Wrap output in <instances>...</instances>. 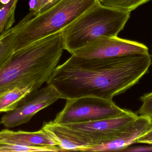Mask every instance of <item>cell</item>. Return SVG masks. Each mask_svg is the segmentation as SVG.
Segmentation results:
<instances>
[{"instance_id": "8", "label": "cell", "mask_w": 152, "mask_h": 152, "mask_svg": "<svg viewBox=\"0 0 152 152\" xmlns=\"http://www.w3.org/2000/svg\"><path fill=\"white\" fill-rule=\"evenodd\" d=\"M149 53L148 47L143 44L117 36L101 37L71 55L85 59H106Z\"/></svg>"}, {"instance_id": "12", "label": "cell", "mask_w": 152, "mask_h": 152, "mask_svg": "<svg viewBox=\"0 0 152 152\" xmlns=\"http://www.w3.org/2000/svg\"><path fill=\"white\" fill-rule=\"evenodd\" d=\"M19 0H0V36L12 28Z\"/></svg>"}, {"instance_id": "9", "label": "cell", "mask_w": 152, "mask_h": 152, "mask_svg": "<svg viewBox=\"0 0 152 152\" xmlns=\"http://www.w3.org/2000/svg\"><path fill=\"white\" fill-rule=\"evenodd\" d=\"M152 129V117L146 115L137 116L114 138L102 144L82 149V152L121 151L136 142L137 140Z\"/></svg>"}, {"instance_id": "3", "label": "cell", "mask_w": 152, "mask_h": 152, "mask_svg": "<svg viewBox=\"0 0 152 152\" xmlns=\"http://www.w3.org/2000/svg\"><path fill=\"white\" fill-rule=\"evenodd\" d=\"M97 2L98 0H56L40 13L26 15L14 27V51L62 31Z\"/></svg>"}, {"instance_id": "4", "label": "cell", "mask_w": 152, "mask_h": 152, "mask_svg": "<svg viewBox=\"0 0 152 152\" xmlns=\"http://www.w3.org/2000/svg\"><path fill=\"white\" fill-rule=\"evenodd\" d=\"M137 117L130 113L119 117L80 123L58 124L45 122L42 129L57 143L61 151H80L114 138Z\"/></svg>"}, {"instance_id": "11", "label": "cell", "mask_w": 152, "mask_h": 152, "mask_svg": "<svg viewBox=\"0 0 152 152\" xmlns=\"http://www.w3.org/2000/svg\"><path fill=\"white\" fill-rule=\"evenodd\" d=\"M33 93L31 87H18L0 93V112H7L15 109L28 94Z\"/></svg>"}, {"instance_id": "15", "label": "cell", "mask_w": 152, "mask_h": 152, "mask_svg": "<svg viewBox=\"0 0 152 152\" xmlns=\"http://www.w3.org/2000/svg\"><path fill=\"white\" fill-rule=\"evenodd\" d=\"M59 148L30 147L12 144H0V152H60Z\"/></svg>"}, {"instance_id": "5", "label": "cell", "mask_w": 152, "mask_h": 152, "mask_svg": "<svg viewBox=\"0 0 152 152\" xmlns=\"http://www.w3.org/2000/svg\"><path fill=\"white\" fill-rule=\"evenodd\" d=\"M131 12L106 7L98 1L61 31L64 50L72 54L101 37L118 36Z\"/></svg>"}, {"instance_id": "13", "label": "cell", "mask_w": 152, "mask_h": 152, "mask_svg": "<svg viewBox=\"0 0 152 152\" xmlns=\"http://www.w3.org/2000/svg\"><path fill=\"white\" fill-rule=\"evenodd\" d=\"M16 32L14 27L0 36V70L14 51Z\"/></svg>"}, {"instance_id": "18", "label": "cell", "mask_w": 152, "mask_h": 152, "mask_svg": "<svg viewBox=\"0 0 152 152\" xmlns=\"http://www.w3.org/2000/svg\"><path fill=\"white\" fill-rule=\"evenodd\" d=\"M136 142L152 144V129L139 137L137 140Z\"/></svg>"}, {"instance_id": "1", "label": "cell", "mask_w": 152, "mask_h": 152, "mask_svg": "<svg viewBox=\"0 0 152 152\" xmlns=\"http://www.w3.org/2000/svg\"><path fill=\"white\" fill-rule=\"evenodd\" d=\"M151 64L149 53L106 59L72 55L57 66L46 84L56 90L60 99L113 100L138 83Z\"/></svg>"}, {"instance_id": "16", "label": "cell", "mask_w": 152, "mask_h": 152, "mask_svg": "<svg viewBox=\"0 0 152 152\" xmlns=\"http://www.w3.org/2000/svg\"><path fill=\"white\" fill-rule=\"evenodd\" d=\"M56 0H29L30 12L28 14L33 16L38 14Z\"/></svg>"}, {"instance_id": "2", "label": "cell", "mask_w": 152, "mask_h": 152, "mask_svg": "<svg viewBox=\"0 0 152 152\" xmlns=\"http://www.w3.org/2000/svg\"><path fill=\"white\" fill-rule=\"evenodd\" d=\"M64 50L61 31L14 51L0 70V93L26 87L37 91L49 80Z\"/></svg>"}, {"instance_id": "14", "label": "cell", "mask_w": 152, "mask_h": 152, "mask_svg": "<svg viewBox=\"0 0 152 152\" xmlns=\"http://www.w3.org/2000/svg\"><path fill=\"white\" fill-rule=\"evenodd\" d=\"M151 0H98L102 5L121 10L130 11Z\"/></svg>"}, {"instance_id": "17", "label": "cell", "mask_w": 152, "mask_h": 152, "mask_svg": "<svg viewBox=\"0 0 152 152\" xmlns=\"http://www.w3.org/2000/svg\"><path fill=\"white\" fill-rule=\"evenodd\" d=\"M140 100L142 104L138 113L141 115H146L152 117V92L143 95Z\"/></svg>"}, {"instance_id": "10", "label": "cell", "mask_w": 152, "mask_h": 152, "mask_svg": "<svg viewBox=\"0 0 152 152\" xmlns=\"http://www.w3.org/2000/svg\"><path fill=\"white\" fill-rule=\"evenodd\" d=\"M0 144H12L30 147L59 148L54 139L45 130L17 132L9 129L0 131Z\"/></svg>"}, {"instance_id": "7", "label": "cell", "mask_w": 152, "mask_h": 152, "mask_svg": "<svg viewBox=\"0 0 152 152\" xmlns=\"http://www.w3.org/2000/svg\"><path fill=\"white\" fill-rule=\"evenodd\" d=\"M59 99L56 90L47 84L44 88L28 94L15 109L8 112L2 116L0 124L8 128L26 124L37 112Z\"/></svg>"}, {"instance_id": "6", "label": "cell", "mask_w": 152, "mask_h": 152, "mask_svg": "<svg viewBox=\"0 0 152 152\" xmlns=\"http://www.w3.org/2000/svg\"><path fill=\"white\" fill-rule=\"evenodd\" d=\"M131 112L117 106L113 100L82 97L66 100L65 107L53 121L58 124L80 123L119 117Z\"/></svg>"}]
</instances>
